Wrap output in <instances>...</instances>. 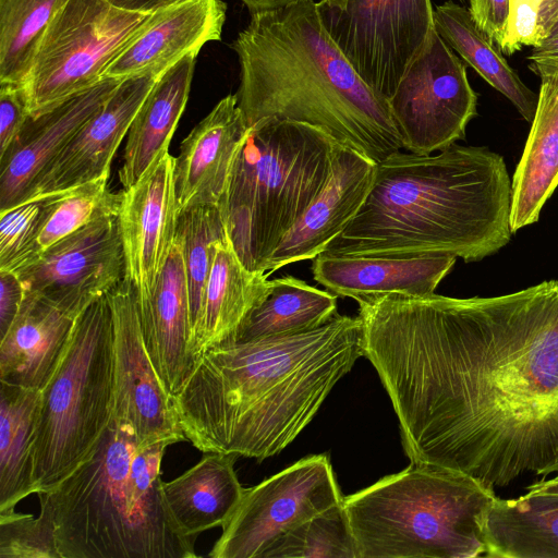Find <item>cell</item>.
<instances>
[{"label": "cell", "mask_w": 558, "mask_h": 558, "mask_svg": "<svg viewBox=\"0 0 558 558\" xmlns=\"http://www.w3.org/2000/svg\"><path fill=\"white\" fill-rule=\"evenodd\" d=\"M411 464L486 487L558 472V280L489 298L356 301Z\"/></svg>", "instance_id": "6da1fadb"}, {"label": "cell", "mask_w": 558, "mask_h": 558, "mask_svg": "<svg viewBox=\"0 0 558 558\" xmlns=\"http://www.w3.org/2000/svg\"><path fill=\"white\" fill-rule=\"evenodd\" d=\"M364 356L362 320L337 314L305 332L210 349L171 397L202 452L263 461L288 447Z\"/></svg>", "instance_id": "7a4b0ae2"}, {"label": "cell", "mask_w": 558, "mask_h": 558, "mask_svg": "<svg viewBox=\"0 0 558 558\" xmlns=\"http://www.w3.org/2000/svg\"><path fill=\"white\" fill-rule=\"evenodd\" d=\"M510 209L505 160L487 147L400 150L377 163L366 199L325 253L477 262L509 243Z\"/></svg>", "instance_id": "3957f363"}, {"label": "cell", "mask_w": 558, "mask_h": 558, "mask_svg": "<svg viewBox=\"0 0 558 558\" xmlns=\"http://www.w3.org/2000/svg\"><path fill=\"white\" fill-rule=\"evenodd\" d=\"M231 47L248 126L269 117L310 124L376 163L403 149L388 100L339 49L316 1L251 14Z\"/></svg>", "instance_id": "277c9868"}, {"label": "cell", "mask_w": 558, "mask_h": 558, "mask_svg": "<svg viewBox=\"0 0 558 558\" xmlns=\"http://www.w3.org/2000/svg\"><path fill=\"white\" fill-rule=\"evenodd\" d=\"M166 441L142 444L114 418L90 457L47 498L61 558H194L173 521L160 476ZM39 494V493H38Z\"/></svg>", "instance_id": "5b68a950"}, {"label": "cell", "mask_w": 558, "mask_h": 558, "mask_svg": "<svg viewBox=\"0 0 558 558\" xmlns=\"http://www.w3.org/2000/svg\"><path fill=\"white\" fill-rule=\"evenodd\" d=\"M493 488L452 470L410 464L343 497L359 558L485 557Z\"/></svg>", "instance_id": "8992f818"}, {"label": "cell", "mask_w": 558, "mask_h": 558, "mask_svg": "<svg viewBox=\"0 0 558 558\" xmlns=\"http://www.w3.org/2000/svg\"><path fill=\"white\" fill-rule=\"evenodd\" d=\"M340 145L322 129L275 117L250 126L219 205L246 268L265 272L274 250L330 178Z\"/></svg>", "instance_id": "52a82bcc"}, {"label": "cell", "mask_w": 558, "mask_h": 558, "mask_svg": "<svg viewBox=\"0 0 558 558\" xmlns=\"http://www.w3.org/2000/svg\"><path fill=\"white\" fill-rule=\"evenodd\" d=\"M113 416V325L108 296L76 317L40 389L32 439L35 493L49 492L93 453Z\"/></svg>", "instance_id": "ba28073f"}, {"label": "cell", "mask_w": 558, "mask_h": 558, "mask_svg": "<svg viewBox=\"0 0 558 558\" xmlns=\"http://www.w3.org/2000/svg\"><path fill=\"white\" fill-rule=\"evenodd\" d=\"M151 14L101 0H65L44 33L22 85L37 117L100 82Z\"/></svg>", "instance_id": "9c48e42d"}, {"label": "cell", "mask_w": 558, "mask_h": 558, "mask_svg": "<svg viewBox=\"0 0 558 558\" xmlns=\"http://www.w3.org/2000/svg\"><path fill=\"white\" fill-rule=\"evenodd\" d=\"M403 149L428 156L463 140L477 114L465 64L435 27L388 100Z\"/></svg>", "instance_id": "30bf717a"}, {"label": "cell", "mask_w": 558, "mask_h": 558, "mask_svg": "<svg viewBox=\"0 0 558 558\" xmlns=\"http://www.w3.org/2000/svg\"><path fill=\"white\" fill-rule=\"evenodd\" d=\"M325 28L362 80L389 100L434 27L430 0L317 2Z\"/></svg>", "instance_id": "8fae6325"}, {"label": "cell", "mask_w": 558, "mask_h": 558, "mask_svg": "<svg viewBox=\"0 0 558 558\" xmlns=\"http://www.w3.org/2000/svg\"><path fill=\"white\" fill-rule=\"evenodd\" d=\"M342 501L329 458L326 454L303 458L262 483L244 488L208 556L263 558L278 538Z\"/></svg>", "instance_id": "7c38bea8"}, {"label": "cell", "mask_w": 558, "mask_h": 558, "mask_svg": "<svg viewBox=\"0 0 558 558\" xmlns=\"http://www.w3.org/2000/svg\"><path fill=\"white\" fill-rule=\"evenodd\" d=\"M107 296L113 325V417L129 423L144 445L186 440L148 354L135 289L124 279Z\"/></svg>", "instance_id": "4fadbf2b"}, {"label": "cell", "mask_w": 558, "mask_h": 558, "mask_svg": "<svg viewBox=\"0 0 558 558\" xmlns=\"http://www.w3.org/2000/svg\"><path fill=\"white\" fill-rule=\"evenodd\" d=\"M16 275L26 292L81 313L125 279L118 215L96 219L63 238Z\"/></svg>", "instance_id": "5bb4252c"}, {"label": "cell", "mask_w": 558, "mask_h": 558, "mask_svg": "<svg viewBox=\"0 0 558 558\" xmlns=\"http://www.w3.org/2000/svg\"><path fill=\"white\" fill-rule=\"evenodd\" d=\"M179 213L175 157L167 151L121 191L118 220L125 280L135 289L140 315L149 306L173 245Z\"/></svg>", "instance_id": "9a60e30c"}, {"label": "cell", "mask_w": 558, "mask_h": 558, "mask_svg": "<svg viewBox=\"0 0 558 558\" xmlns=\"http://www.w3.org/2000/svg\"><path fill=\"white\" fill-rule=\"evenodd\" d=\"M159 76L148 73L121 81L100 109L51 160L33 196L68 191L109 177L112 159Z\"/></svg>", "instance_id": "2e32d148"}, {"label": "cell", "mask_w": 558, "mask_h": 558, "mask_svg": "<svg viewBox=\"0 0 558 558\" xmlns=\"http://www.w3.org/2000/svg\"><path fill=\"white\" fill-rule=\"evenodd\" d=\"M120 83V80L104 78L52 109L28 119L14 143L0 156V210L33 196L38 180L51 160L100 109Z\"/></svg>", "instance_id": "e0dca14e"}, {"label": "cell", "mask_w": 558, "mask_h": 558, "mask_svg": "<svg viewBox=\"0 0 558 558\" xmlns=\"http://www.w3.org/2000/svg\"><path fill=\"white\" fill-rule=\"evenodd\" d=\"M376 166L364 155L340 145L330 178L283 235L264 271L271 275L283 266L314 259L325 252L366 199Z\"/></svg>", "instance_id": "ac0fdd59"}, {"label": "cell", "mask_w": 558, "mask_h": 558, "mask_svg": "<svg viewBox=\"0 0 558 558\" xmlns=\"http://www.w3.org/2000/svg\"><path fill=\"white\" fill-rule=\"evenodd\" d=\"M227 4L221 0H186L153 13L108 65L102 78L161 75L208 41L220 40Z\"/></svg>", "instance_id": "d6986e66"}, {"label": "cell", "mask_w": 558, "mask_h": 558, "mask_svg": "<svg viewBox=\"0 0 558 558\" xmlns=\"http://www.w3.org/2000/svg\"><path fill=\"white\" fill-rule=\"evenodd\" d=\"M250 126L236 95L222 98L181 143L175 157L179 210L219 206Z\"/></svg>", "instance_id": "ffe728a7"}, {"label": "cell", "mask_w": 558, "mask_h": 558, "mask_svg": "<svg viewBox=\"0 0 558 558\" xmlns=\"http://www.w3.org/2000/svg\"><path fill=\"white\" fill-rule=\"evenodd\" d=\"M457 260L452 255L417 257L347 256L320 253L313 259L314 280L327 291L355 301L374 295L435 293Z\"/></svg>", "instance_id": "44dd1931"}, {"label": "cell", "mask_w": 558, "mask_h": 558, "mask_svg": "<svg viewBox=\"0 0 558 558\" xmlns=\"http://www.w3.org/2000/svg\"><path fill=\"white\" fill-rule=\"evenodd\" d=\"M268 277V272L246 268L228 236L215 244L190 341V353L195 363L206 351L238 341L245 320L271 289Z\"/></svg>", "instance_id": "7402d4cb"}, {"label": "cell", "mask_w": 558, "mask_h": 558, "mask_svg": "<svg viewBox=\"0 0 558 558\" xmlns=\"http://www.w3.org/2000/svg\"><path fill=\"white\" fill-rule=\"evenodd\" d=\"M80 313L25 291L0 338V381L40 390L53 373Z\"/></svg>", "instance_id": "603a6c76"}, {"label": "cell", "mask_w": 558, "mask_h": 558, "mask_svg": "<svg viewBox=\"0 0 558 558\" xmlns=\"http://www.w3.org/2000/svg\"><path fill=\"white\" fill-rule=\"evenodd\" d=\"M141 316L145 344L170 397L183 386L195 361L190 353L191 312L181 247L174 240L151 301Z\"/></svg>", "instance_id": "cb8c5ba5"}, {"label": "cell", "mask_w": 558, "mask_h": 558, "mask_svg": "<svg viewBox=\"0 0 558 558\" xmlns=\"http://www.w3.org/2000/svg\"><path fill=\"white\" fill-rule=\"evenodd\" d=\"M558 185V72L541 76L532 126L511 181L512 233L538 220Z\"/></svg>", "instance_id": "d4e9b609"}, {"label": "cell", "mask_w": 558, "mask_h": 558, "mask_svg": "<svg viewBox=\"0 0 558 558\" xmlns=\"http://www.w3.org/2000/svg\"><path fill=\"white\" fill-rule=\"evenodd\" d=\"M196 54L168 68L138 109L126 135L119 180L123 189L136 183L169 144L187 102Z\"/></svg>", "instance_id": "484cf974"}, {"label": "cell", "mask_w": 558, "mask_h": 558, "mask_svg": "<svg viewBox=\"0 0 558 558\" xmlns=\"http://www.w3.org/2000/svg\"><path fill=\"white\" fill-rule=\"evenodd\" d=\"M230 453L205 452L186 472L170 482H162L168 510L179 530L187 537L222 526L239 505L244 488Z\"/></svg>", "instance_id": "4316f807"}, {"label": "cell", "mask_w": 558, "mask_h": 558, "mask_svg": "<svg viewBox=\"0 0 558 558\" xmlns=\"http://www.w3.org/2000/svg\"><path fill=\"white\" fill-rule=\"evenodd\" d=\"M487 558H558V494L496 497L484 523Z\"/></svg>", "instance_id": "83f0119b"}, {"label": "cell", "mask_w": 558, "mask_h": 558, "mask_svg": "<svg viewBox=\"0 0 558 558\" xmlns=\"http://www.w3.org/2000/svg\"><path fill=\"white\" fill-rule=\"evenodd\" d=\"M434 27L492 87L507 97L519 113L532 122L537 95L509 65L500 49L478 28L464 5L446 1L434 9Z\"/></svg>", "instance_id": "f1b7e54d"}, {"label": "cell", "mask_w": 558, "mask_h": 558, "mask_svg": "<svg viewBox=\"0 0 558 558\" xmlns=\"http://www.w3.org/2000/svg\"><path fill=\"white\" fill-rule=\"evenodd\" d=\"M40 390L0 381V513L35 493L32 439Z\"/></svg>", "instance_id": "f546056e"}, {"label": "cell", "mask_w": 558, "mask_h": 558, "mask_svg": "<svg viewBox=\"0 0 558 558\" xmlns=\"http://www.w3.org/2000/svg\"><path fill=\"white\" fill-rule=\"evenodd\" d=\"M271 282L268 295L245 320L238 341L310 331L338 314V296L326 289L319 290L292 276Z\"/></svg>", "instance_id": "4dcf8cb0"}, {"label": "cell", "mask_w": 558, "mask_h": 558, "mask_svg": "<svg viewBox=\"0 0 558 558\" xmlns=\"http://www.w3.org/2000/svg\"><path fill=\"white\" fill-rule=\"evenodd\" d=\"M64 2L0 0V85H23L43 35Z\"/></svg>", "instance_id": "1f68e13d"}, {"label": "cell", "mask_w": 558, "mask_h": 558, "mask_svg": "<svg viewBox=\"0 0 558 558\" xmlns=\"http://www.w3.org/2000/svg\"><path fill=\"white\" fill-rule=\"evenodd\" d=\"M227 236L219 206L198 205L179 213L174 240L181 247L184 260L190 298L191 337L210 271L215 244Z\"/></svg>", "instance_id": "d6a6232c"}, {"label": "cell", "mask_w": 558, "mask_h": 558, "mask_svg": "<svg viewBox=\"0 0 558 558\" xmlns=\"http://www.w3.org/2000/svg\"><path fill=\"white\" fill-rule=\"evenodd\" d=\"M66 191L36 194L0 210V270L17 274L38 259L39 236Z\"/></svg>", "instance_id": "836d02e7"}, {"label": "cell", "mask_w": 558, "mask_h": 558, "mask_svg": "<svg viewBox=\"0 0 558 558\" xmlns=\"http://www.w3.org/2000/svg\"><path fill=\"white\" fill-rule=\"evenodd\" d=\"M263 558H359L342 504L323 511L278 538Z\"/></svg>", "instance_id": "e575fe53"}, {"label": "cell", "mask_w": 558, "mask_h": 558, "mask_svg": "<svg viewBox=\"0 0 558 558\" xmlns=\"http://www.w3.org/2000/svg\"><path fill=\"white\" fill-rule=\"evenodd\" d=\"M108 179L101 177L65 192L39 236L43 251L96 219L118 215L121 191L112 193Z\"/></svg>", "instance_id": "d590c367"}, {"label": "cell", "mask_w": 558, "mask_h": 558, "mask_svg": "<svg viewBox=\"0 0 558 558\" xmlns=\"http://www.w3.org/2000/svg\"><path fill=\"white\" fill-rule=\"evenodd\" d=\"M38 496L37 518L15 510L0 513V558H61L48 500Z\"/></svg>", "instance_id": "8d00e7d4"}, {"label": "cell", "mask_w": 558, "mask_h": 558, "mask_svg": "<svg viewBox=\"0 0 558 558\" xmlns=\"http://www.w3.org/2000/svg\"><path fill=\"white\" fill-rule=\"evenodd\" d=\"M543 0H509V16L500 51L511 56L522 47L538 46L537 23Z\"/></svg>", "instance_id": "74e56055"}, {"label": "cell", "mask_w": 558, "mask_h": 558, "mask_svg": "<svg viewBox=\"0 0 558 558\" xmlns=\"http://www.w3.org/2000/svg\"><path fill=\"white\" fill-rule=\"evenodd\" d=\"M29 118L23 87L0 85V156L14 143Z\"/></svg>", "instance_id": "f35d334b"}, {"label": "cell", "mask_w": 558, "mask_h": 558, "mask_svg": "<svg viewBox=\"0 0 558 558\" xmlns=\"http://www.w3.org/2000/svg\"><path fill=\"white\" fill-rule=\"evenodd\" d=\"M469 11L478 28L500 49L509 16V0H469Z\"/></svg>", "instance_id": "ab89813d"}, {"label": "cell", "mask_w": 558, "mask_h": 558, "mask_svg": "<svg viewBox=\"0 0 558 558\" xmlns=\"http://www.w3.org/2000/svg\"><path fill=\"white\" fill-rule=\"evenodd\" d=\"M24 298L25 288L19 276L0 270V338L14 322Z\"/></svg>", "instance_id": "60d3db41"}, {"label": "cell", "mask_w": 558, "mask_h": 558, "mask_svg": "<svg viewBox=\"0 0 558 558\" xmlns=\"http://www.w3.org/2000/svg\"><path fill=\"white\" fill-rule=\"evenodd\" d=\"M527 60L529 68L538 76L558 72V36L533 47Z\"/></svg>", "instance_id": "b9f144b4"}, {"label": "cell", "mask_w": 558, "mask_h": 558, "mask_svg": "<svg viewBox=\"0 0 558 558\" xmlns=\"http://www.w3.org/2000/svg\"><path fill=\"white\" fill-rule=\"evenodd\" d=\"M537 33L538 45L558 36V0H543L538 14Z\"/></svg>", "instance_id": "7bdbcfd3"}, {"label": "cell", "mask_w": 558, "mask_h": 558, "mask_svg": "<svg viewBox=\"0 0 558 558\" xmlns=\"http://www.w3.org/2000/svg\"><path fill=\"white\" fill-rule=\"evenodd\" d=\"M114 8L130 12L153 14L186 0H101Z\"/></svg>", "instance_id": "ee69618b"}, {"label": "cell", "mask_w": 558, "mask_h": 558, "mask_svg": "<svg viewBox=\"0 0 558 558\" xmlns=\"http://www.w3.org/2000/svg\"><path fill=\"white\" fill-rule=\"evenodd\" d=\"M242 1L250 13L264 12V11H272L289 4L295 3L301 0H240Z\"/></svg>", "instance_id": "f6af8a7d"}, {"label": "cell", "mask_w": 558, "mask_h": 558, "mask_svg": "<svg viewBox=\"0 0 558 558\" xmlns=\"http://www.w3.org/2000/svg\"><path fill=\"white\" fill-rule=\"evenodd\" d=\"M532 493L558 494V474L549 480H541L526 487Z\"/></svg>", "instance_id": "bcb514c9"}, {"label": "cell", "mask_w": 558, "mask_h": 558, "mask_svg": "<svg viewBox=\"0 0 558 558\" xmlns=\"http://www.w3.org/2000/svg\"><path fill=\"white\" fill-rule=\"evenodd\" d=\"M348 0H319L318 2L330 8H343Z\"/></svg>", "instance_id": "7dc6e473"}, {"label": "cell", "mask_w": 558, "mask_h": 558, "mask_svg": "<svg viewBox=\"0 0 558 558\" xmlns=\"http://www.w3.org/2000/svg\"><path fill=\"white\" fill-rule=\"evenodd\" d=\"M459 1L462 2L463 4L469 3V0H459Z\"/></svg>", "instance_id": "c3c4849f"}]
</instances>
